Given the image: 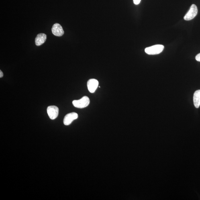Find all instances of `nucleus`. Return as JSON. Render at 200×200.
<instances>
[{"label":"nucleus","mask_w":200,"mask_h":200,"mask_svg":"<svg viewBox=\"0 0 200 200\" xmlns=\"http://www.w3.org/2000/svg\"><path fill=\"white\" fill-rule=\"evenodd\" d=\"M194 105L197 108H198L200 106V90L196 91L194 93L193 97Z\"/></svg>","instance_id":"nucleus-9"},{"label":"nucleus","mask_w":200,"mask_h":200,"mask_svg":"<svg viewBox=\"0 0 200 200\" xmlns=\"http://www.w3.org/2000/svg\"><path fill=\"white\" fill-rule=\"evenodd\" d=\"M90 99L87 96H84L82 98L78 100H74L72 104L74 107L78 108L83 109L88 106L90 103Z\"/></svg>","instance_id":"nucleus-1"},{"label":"nucleus","mask_w":200,"mask_h":200,"mask_svg":"<svg viewBox=\"0 0 200 200\" xmlns=\"http://www.w3.org/2000/svg\"><path fill=\"white\" fill-rule=\"evenodd\" d=\"M198 12V10L197 6L195 4H193L190 7L189 11L184 17V19L187 21L191 20L197 16Z\"/></svg>","instance_id":"nucleus-3"},{"label":"nucleus","mask_w":200,"mask_h":200,"mask_svg":"<svg viewBox=\"0 0 200 200\" xmlns=\"http://www.w3.org/2000/svg\"><path fill=\"white\" fill-rule=\"evenodd\" d=\"M3 72L1 71V70H0V78H1L3 77Z\"/></svg>","instance_id":"nucleus-12"},{"label":"nucleus","mask_w":200,"mask_h":200,"mask_svg":"<svg viewBox=\"0 0 200 200\" xmlns=\"http://www.w3.org/2000/svg\"><path fill=\"white\" fill-rule=\"evenodd\" d=\"M52 31L53 34L57 36H61L64 33L62 26L58 23L54 25L52 28Z\"/></svg>","instance_id":"nucleus-7"},{"label":"nucleus","mask_w":200,"mask_h":200,"mask_svg":"<svg viewBox=\"0 0 200 200\" xmlns=\"http://www.w3.org/2000/svg\"><path fill=\"white\" fill-rule=\"evenodd\" d=\"M99 85V82L95 79H90L87 82V87L90 93H95Z\"/></svg>","instance_id":"nucleus-6"},{"label":"nucleus","mask_w":200,"mask_h":200,"mask_svg":"<svg viewBox=\"0 0 200 200\" xmlns=\"http://www.w3.org/2000/svg\"><path fill=\"white\" fill-rule=\"evenodd\" d=\"M78 115L75 112L70 113L66 115L64 119V125H69L74 120L78 118Z\"/></svg>","instance_id":"nucleus-5"},{"label":"nucleus","mask_w":200,"mask_h":200,"mask_svg":"<svg viewBox=\"0 0 200 200\" xmlns=\"http://www.w3.org/2000/svg\"><path fill=\"white\" fill-rule=\"evenodd\" d=\"M164 48V46L161 45H156L148 47L145 49V52L150 55H157L161 53Z\"/></svg>","instance_id":"nucleus-2"},{"label":"nucleus","mask_w":200,"mask_h":200,"mask_svg":"<svg viewBox=\"0 0 200 200\" xmlns=\"http://www.w3.org/2000/svg\"><path fill=\"white\" fill-rule=\"evenodd\" d=\"M195 59L197 61L200 62V53L198 54L196 56Z\"/></svg>","instance_id":"nucleus-11"},{"label":"nucleus","mask_w":200,"mask_h":200,"mask_svg":"<svg viewBox=\"0 0 200 200\" xmlns=\"http://www.w3.org/2000/svg\"><path fill=\"white\" fill-rule=\"evenodd\" d=\"M133 2L135 5H138L140 3L141 0H133Z\"/></svg>","instance_id":"nucleus-10"},{"label":"nucleus","mask_w":200,"mask_h":200,"mask_svg":"<svg viewBox=\"0 0 200 200\" xmlns=\"http://www.w3.org/2000/svg\"><path fill=\"white\" fill-rule=\"evenodd\" d=\"M46 40V35L44 33H40L37 35L35 40V44L40 46L44 44Z\"/></svg>","instance_id":"nucleus-8"},{"label":"nucleus","mask_w":200,"mask_h":200,"mask_svg":"<svg viewBox=\"0 0 200 200\" xmlns=\"http://www.w3.org/2000/svg\"><path fill=\"white\" fill-rule=\"evenodd\" d=\"M47 111L50 118L54 120L58 117L59 110L58 107L56 106H50L47 108Z\"/></svg>","instance_id":"nucleus-4"}]
</instances>
